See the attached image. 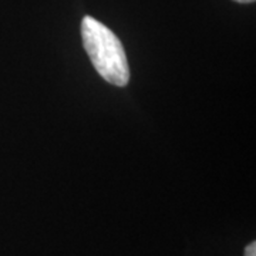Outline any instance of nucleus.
I'll return each mask as SVG.
<instances>
[{
	"mask_svg": "<svg viewBox=\"0 0 256 256\" xmlns=\"http://www.w3.org/2000/svg\"><path fill=\"white\" fill-rule=\"evenodd\" d=\"M245 256H256V244L252 242L245 248Z\"/></svg>",
	"mask_w": 256,
	"mask_h": 256,
	"instance_id": "2",
	"label": "nucleus"
},
{
	"mask_svg": "<svg viewBox=\"0 0 256 256\" xmlns=\"http://www.w3.org/2000/svg\"><path fill=\"white\" fill-rule=\"evenodd\" d=\"M235 2H238V3H254L255 0H235Z\"/></svg>",
	"mask_w": 256,
	"mask_h": 256,
	"instance_id": "3",
	"label": "nucleus"
},
{
	"mask_svg": "<svg viewBox=\"0 0 256 256\" xmlns=\"http://www.w3.org/2000/svg\"><path fill=\"white\" fill-rule=\"evenodd\" d=\"M82 36L84 48L97 73L117 87H126L130 82V67L118 37L92 16L82 18Z\"/></svg>",
	"mask_w": 256,
	"mask_h": 256,
	"instance_id": "1",
	"label": "nucleus"
}]
</instances>
